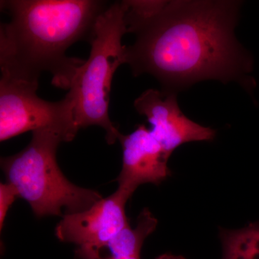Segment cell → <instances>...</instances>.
<instances>
[{"instance_id": "6da1fadb", "label": "cell", "mask_w": 259, "mask_h": 259, "mask_svg": "<svg viewBox=\"0 0 259 259\" xmlns=\"http://www.w3.org/2000/svg\"><path fill=\"white\" fill-rule=\"evenodd\" d=\"M239 1H153L125 12V64L135 76L149 74L162 91L179 90L206 79L236 81L248 93L256 82L249 74L253 58L237 40Z\"/></svg>"}, {"instance_id": "7a4b0ae2", "label": "cell", "mask_w": 259, "mask_h": 259, "mask_svg": "<svg viewBox=\"0 0 259 259\" xmlns=\"http://www.w3.org/2000/svg\"><path fill=\"white\" fill-rule=\"evenodd\" d=\"M97 0H7L10 21L0 26L1 76L38 83L42 72L69 90L85 60L66 56L70 47L90 41L98 17L109 7Z\"/></svg>"}, {"instance_id": "3957f363", "label": "cell", "mask_w": 259, "mask_h": 259, "mask_svg": "<svg viewBox=\"0 0 259 259\" xmlns=\"http://www.w3.org/2000/svg\"><path fill=\"white\" fill-rule=\"evenodd\" d=\"M30 144L20 152L1 158L7 182L25 199L37 218L82 212L103 198L97 191L71 183L62 173L56 151L65 142L61 134L51 130L32 132Z\"/></svg>"}, {"instance_id": "277c9868", "label": "cell", "mask_w": 259, "mask_h": 259, "mask_svg": "<svg viewBox=\"0 0 259 259\" xmlns=\"http://www.w3.org/2000/svg\"><path fill=\"white\" fill-rule=\"evenodd\" d=\"M126 32L123 5L115 2L97 18L90 40V57L76 71L67 93L76 103L74 117L79 129L100 126L109 145L115 144L120 135L109 116V102L114 74L125 64L122 38Z\"/></svg>"}, {"instance_id": "5b68a950", "label": "cell", "mask_w": 259, "mask_h": 259, "mask_svg": "<svg viewBox=\"0 0 259 259\" xmlns=\"http://www.w3.org/2000/svg\"><path fill=\"white\" fill-rule=\"evenodd\" d=\"M39 83L0 79V141L28 131L51 130L71 142L79 131L75 121L76 103L66 94L58 102L42 100L37 95Z\"/></svg>"}, {"instance_id": "8992f818", "label": "cell", "mask_w": 259, "mask_h": 259, "mask_svg": "<svg viewBox=\"0 0 259 259\" xmlns=\"http://www.w3.org/2000/svg\"><path fill=\"white\" fill-rule=\"evenodd\" d=\"M131 196L117 189L82 212L65 214L55 228L56 238L76 245L75 256L100 255L107 243L128 226L125 205Z\"/></svg>"}, {"instance_id": "52a82bcc", "label": "cell", "mask_w": 259, "mask_h": 259, "mask_svg": "<svg viewBox=\"0 0 259 259\" xmlns=\"http://www.w3.org/2000/svg\"><path fill=\"white\" fill-rule=\"evenodd\" d=\"M134 107L147 118L151 134L169 157L182 145L210 141L215 137L214 130L199 125L184 115L176 93L150 89L135 100Z\"/></svg>"}, {"instance_id": "ba28073f", "label": "cell", "mask_w": 259, "mask_h": 259, "mask_svg": "<svg viewBox=\"0 0 259 259\" xmlns=\"http://www.w3.org/2000/svg\"><path fill=\"white\" fill-rule=\"evenodd\" d=\"M122 166L117 177L118 190L132 196L144 184L159 185L171 173L167 166L169 156L150 129L139 125L134 132L119 136Z\"/></svg>"}, {"instance_id": "9c48e42d", "label": "cell", "mask_w": 259, "mask_h": 259, "mask_svg": "<svg viewBox=\"0 0 259 259\" xmlns=\"http://www.w3.org/2000/svg\"><path fill=\"white\" fill-rule=\"evenodd\" d=\"M158 221L149 209L146 207L137 218V225L134 228L126 226L109 242L105 247L114 256H141V251L145 240L152 234ZM104 248V249H105Z\"/></svg>"}, {"instance_id": "30bf717a", "label": "cell", "mask_w": 259, "mask_h": 259, "mask_svg": "<svg viewBox=\"0 0 259 259\" xmlns=\"http://www.w3.org/2000/svg\"><path fill=\"white\" fill-rule=\"evenodd\" d=\"M222 259H259V223L238 230H221Z\"/></svg>"}, {"instance_id": "8fae6325", "label": "cell", "mask_w": 259, "mask_h": 259, "mask_svg": "<svg viewBox=\"0 0 259 259\" xmlns=\"http://www.w3.org/2000/svg\"><path fill=\"white\" fill-rule=\"evenodd\" d=\"M19 197L18 192L11 184H0V230L4 228L5 218L13 202Z\"/></svg>"}, {"instance_id": "7c38bea8", "label": "cell", "mask_w": 259, "mask_h": 259, "mask_svg": "<svg viewBox=\"0 0 259 259\" xmlns=\"http://www.w3.org/2000/svg\"><path fill=\"white\" fill-rule=\"evenodd\" d=\"M89 259H141V256L123 257V256H114V255H108L107 257H103L102 255H95Z\"/></svg>"}, {"instance_id": "4fadbf2b", "label": "cell", "mask_w": 259, "mask_h": 259, "mask_svg": "<svg viewBox=\"0 0 259 259\" xmlns=\"http://www.w3.org/2000/svg\"><path fill=\"white\" fill-rule=\"evenodd\" d=\"M156 259H187L182 255H176L170 254V253H165L157 257Z\"/></svg>"}]
</instances>
